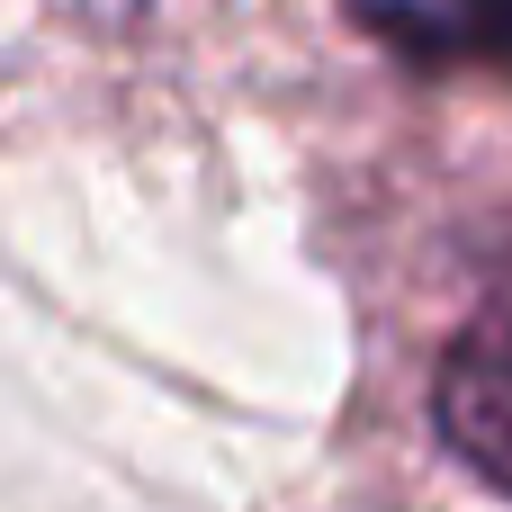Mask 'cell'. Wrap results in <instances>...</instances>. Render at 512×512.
I'll use <instances>...</instances> for the list:
<instances>
[{"instance_id": "cell-1", "label": "cell", "mask_w": 512, "mask_h": 512, "mask_svg": "<svg viewBox=\"0 0 512 512\" xmlns=\"http://www.w3.org/2000/svg\"><path fill=\"white\" fill-rule=\"evenodd\" d=\"M432 423L468 477L512 495V279L450 333V351L432 369Z\"/></svg>"}, {"instance_id": "cell-2", "label": "cell", "mask_w": 512, "mask_h": 512, "mask_svg": "<svg viewBox=\"0 0 512 512\" xmlns=\"http://www.w3.org/2000/svg\"><path fill=\"white\" fill-rule=\"evenodd\" d=\"M405 63H512V0H351Z\"/></svg>"}]
</instances>
